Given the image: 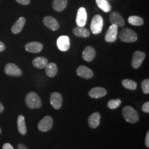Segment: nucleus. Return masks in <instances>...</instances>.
Segmentation results:
<instances>
[{
    "label": "nucleus",
    "mask_w": 149,
    "mask_h": 149,
    "mask_svg": "<svg viewBox=\"0 0 149 149\" xmlns=\"http://www.w3.org/2000/svg\"><path fill=\"white\" fill-rule=\"evenodd\" d=\"M25 102L29 109H40L42 107V100L35 92L29 93L25 98Z\"/></svg>",
    "instance_id": "f257e3e1"
},
{
    "label": "nucleus",
    "mask_w": 149,
    "mask_h": 149,
    "mask_svg": "<svg viewBox=\"0 0 149 149\" xmlns=\"http://www.w3.org/2000/svg\"><path fill=\"white\" fill-rule=\"evenodd\" d=\"M122 115L126 122L129 123H136L139 120V115L137 112L130 106H126L122 109Z\"/></svg>",
    "instance_id": "f03ea898"
},
{
    "label": "nucleus",
    "mask_w": 149,
    "mask_h": 149,
    "mask_svg": "<svg viewBox=\"0 0 149 149\" xmlns=\"http://www.w3.org/2000/svg\"><path fill=\"white\" fill-rule=\"evenodd\" d=\"M119 37L122 42L126 43L135 42L137 40V33L132 29H128V28L122 29Z\"/></svg>",
    "instance_id": "7ed1b4c3"
},
{
    "label": "nucleus",
    "mask_w": 149,
    "mask_h": 149,
    "mask_svg": "<svg viewBox=\"0 0 149 149\" xmlns=\"http://www.w3.org/2000/svg\"><path fill=\"white\" fill-rule=\"evenodd\" d=\"M104 26V19L100 15H96L93 17L91 23V32L94 35H98L102 33Z\"/></svg>",
    "instance_id": "20e7f679"
},
{
    "label": "nucleus",
    "mask_w": 149,
    "mask_h": 149,
    "mask_svg": "<svg viewBox=\"0 0 149 149\" xmlns=\"http://www.w3.org/2000/svg\"><path fill=\"white\" fill-rule=\"evenodd\" d=\"M53 118L49 115L45 116L38 123V128L42 132H47L53 127Z\"/></svg>",
    "instance_id": "39448f33"
},
{
    "label": "nucleus",
    "mask_w": 149,
    "mask_h": 149,
    "mask_svg": "<svg viewBox=\"0 0 149 149\" xmlns=\"http://www.w3.org/2000/svg\"><path fill=\"white\" fill-rule=\"evenodd\" d=\"M4 72L6 74L13 77H20L22 74V71L16 64L9 63L6 65Z\"/></svg>",
    "instance_id": "423d86ee"
},
{
    "label": "nucleus",
    "mask_w": 149,
    "mask_h": 149,
    "mask_svg": "<svg viewBox=\"0 0 149 149\" xmlns=\"http://www.w3.org/2000/svg\"><path fill=\"white\" fill-rule=\"evenodd\" d=\"M145 57H146V54L143 52L139 51H136L135 53H133V58H132V66L135 69H137L140 67V66L142 64L143 61L144 60Z\"/></svg>",
    "instance_id": "0eeeda50"
},
{
    "label": "nucleus",
    "mask_w": 149,
    "mask_h": 149,
    "mask_svg": "<svg viewBox=\"0 0 149 149\" xmlns=\"http://www.w3.org/2000/svg\"><path fill=\"white\" fill-rule=\"evenodd\" d=\"M117 34H118V27L115 24H112L108 29L105 35L106 42L112 43L117 40Z\"/></svg>",
    "instance_id": "6e6552de"
},
{
    "label": "nucleus",
    "mask_w": 149,
    "mask_h": 149,
    "mask_svg": "<svg viewBox=\"0 0 149 149\" xmlns=\"http://www.w3.org/2000/svg\"><path fill=\"white\" fill-rule=\"evenodd\" d=\"M87 22V13L86 8L84 7H80L78 9L77 17H76V24L77 26L84 27Z\"/></svg>",
    "instance_id": "1a4fd4ad"
},
{
    "label": "nucleus",
    "mask_w": 149,
    "mask_h": 149,
    "mask_svg": "<svg viewBox=\"0 0 149 149\" xmlns=\"http://www.w3.org/2000/svg\"><path fill=\"white\" fill-rule=\"evenodd\" d=\"M57 47L61 51H67L70 46V38L66 35H61L57 40Z\"/></svg>",
    "instance_id": "9d476101"
},
{
    "label": "nucleus",
    "mask_w": 149,
    "mask_h": 149,
    "mask_svg": "<svg viewBox=\"0 0 149 149\" xmlns=\"http://www.w3.org/2000/svg\"><path fill=\"white\" fill-rule=\"evenodd\" d=\"M110 22L112 24H115L117 27H123L125 26V22L122 15L117 11L112 12L109 17Z\"/></svg>",
    "instance_id": "9b49d317"
},
{
    "label": "nucleus",
    "mask_w": 149,
    "mask_h": 149,
    "mask_svg": "<svg viewBox=\"0 0 149 149\" xmlns=\"http://www.w3.org/2000/svg\"><path fill=\"white\" fill-rule=\"evenodd\" d=\"M50 102L55 109H60L61 106H62L63 99L62 96L60 93H53L51 95V98H50Z\"/></svg>",
    "instance_id": "f8f14e48"
},
{
    "label": "nucleus",
    "mask_w": 149,
    "mask_h": 149,
    "mask_svg": "<svg viewBox=\"0 0 149 149\" xmlns=\"http://www.w3.org/2000/svg\"><path fill=\"white\" fill-rule=\"evenodd\" d=\"M43 23L46 27L53 31H57L59 28L58 22L56 20L55 18L51 16H46L43 19Z\"/></svg>",
    "instance_id": "ddd939ff"
},
{
    "label": "nucleus",
    "mask_w": 149,
    "mask_h": 149,
    "mask_svg": "<svg viewBox=\"0 0 149 149\" xmlns=\"http://www.w3.org/2000/svg\"><path fill=\"white\" fill-rule=\"evenodd\" d=\"M76 72H77V75L84 79H91L93 77V74H94L93 71L91 68L85 66H79L77 68Z\"/></svg>",
    "instance_id": "4468645a"
},
{
    "label": "nucleus",
    "mask_w": 149,
    "mask_h": 149,
    "mask_svg": "<svg viewBox=\"0 0 149 149\" xmlns=\"http://www.w3.org/2000/svg\"><path fill=\"white\" fill-rule=\"evenodd\" d=\"M25 49L26 51L29 52V53H38L42 51L43 45L41 43L37 42H29L26 44Z\"/></svg>",
    "instance_id": "2eb2a0df"
},
{
    "label": "nucleus",
    "mask_w": 149,
    "mask_h": 149,
    "mask_svg": "<svg viewBox=\"0 0 149 149\" xmlns=\"http://www.w3.org/2000/svg\"><path fill=\"white\" fill-rule=\"evenodd\" d=\"M96 52L94 48L92 46H87L85 48L82 53V57L86 61H92L95 57Z\"/></svg>",
    "instance_id": "dca6fc26"
},
{
    "label": "nucleus",
    "mask_w": 149,
    "mask_h": 149,
    "mask_svg": "<svg viewBox=\"0 0 149 149\" xmlns=\"http://www.w3.org/2000/svg\"><path fill=\"white\" fill-rule=\"evenodd\" d=\"M101 120V115L98 112H95L88 117V125L91 128H97L100 124Z\"/></svg>",
    "instance_id": "f3484780"
},
{
    "label": "nucleus",
    "mask_w": 149,
    "mask_h": 149,
    "mask_svg": "<svg viewBox=\"0 0 149 149\" xmlns=\"http://www.w3.org/2000/svg\"><path fill=\"white\" fill-rule=\"evenodd\" d=\"M107 91L105 88L102 87H95L89 91V96L92 98H101L107 95Z\"/></svg>",
    "instance_id": "a211bd4d"
},
{
    "label": "nucleus",
    "mask_w": 149,
    "mask_h": 149,
    "mask_svg": "<svg viewBox=\"0 0 149 149\" xmlns=\"http://www.w3.org/2000/svg\"><path fill=\"white\" fill-rule=\"evenodd\" d=\"M26 24V19L23 17H21L17 20V22L13 24L12 28H11V31H12L13 33L14 34H18L23 29Z\"/></svg>",
    "instance_id": "6ab92c4d"
},
{
    "label": "nucleus",
    "mask_w": 149,
    "mask_h": 149,
    "mask_svg": "<svg viewBox=\"0 0 149 149\" xmlns=\"http://www.w3.org/2000/svg\"><path fill=\"white\" fill-rule=\"evenodd\" d=\"M44 68H45L46 74L49 77H55L57 73V71H58L57 65L53 62L48 63V64L46 65V66Z\"/></svg>",
    "instance_id": "aec40b11"
},
{
    "label": "nucleus",
    "mask_w": 149,
    "mask_h": 149,
    "mask_svg": "<svg viewBox=\"0 0 149 149\" xmlns=\"http://www.w3.org/2000/svg\"><path fill=\"white\" fill-rule=\"evenodd\" d=\"M48 61L47 58L44 57H37L35 58L33 61V64L35 68H39V69H42L44 68L48 64Z\"/></svg>",
    "instance_id": "412c9836"
},
{
    "label": "nucleus",
    "mask_w": 149,
    "mask_h": 149,
    "mask_svg": "<svg viewBox=\"0 0 149 149\" xmlns=\"http://www.w3.org/2000/svg\"><path fill=\"white\" fill-rule=\"evenodd\" d=\"M72 33L74 35L76 36L79 37H84V38H86V37H88L90 36V31H88V29H86L84 27H79L77 26L74 28L73 30H72Z\"/></svg>",
    "instance_id": "4be33fe9"
},
{
    "label": "nucleus",
    "mask_w": 149,
    "mask_h": 149,
    "mask_svg": "<svg viewBox=\"0 0 149 149\" xmlns=\"http://www.w3.org/2000/svg\"><path fill=\"white\" fill-rule=\"evenodd\" d=\"M17 128L20 134L22 135H25L27 133V128L26 126L25 117L22 115H19L17 117Z\"/></svg>",
    "instance_id": "5701e85b"
},
{
    "label": "nucleus",
    "mask_w": 149,
    "mask_h": 149,
    "mask_svg": "<svg viewBox=\"0 0 149 149\" xmlns=\"http://www.w3.org/2000/svg\"><path fill=\"white\" fill-rule=\"evenodd\" d=\"M68 4L67 0H53V8L55 11L61 12L66 8Z\"/></svg>",
    "instance_id": "b1692460"
},
{
    "label": "nucleus",
    "mask_w": 149,
    "mask_h": 149,
    "mask_svg": "<svg viewBox=\"0 0 149 149\" xmlns=\"http://www.w3.org/2000/svg\"><path fill=\"white\" fill-rule=\"evenodd\" d=\"M97 5L104 12L109 13L111 10V5L108 0H95Z\"/></svg>",
    "instance_id": "393cba45"
},
{
    "label": "nucleus",
    "mask_w": 149,
    "mask_h": 149,
    "mask_svg": "<svg viewBox=\"0 0 149 149\" xmlns=\"http://www.w3.org/2000/svg\"><path fill=\"white\" fill-rule=\"evenodd\" d=\"M128 23L133 26H139L144 24V20L141 17L139 16H130L128 19Z\"/></svg>",
    "instance_id": "a878e982"
},
{
    "label": "nucleus",
    "mask_w": 149,
    "mask_h": 149,
    "mask_svg": "<svg viewBox=\"0 0 149 149\" xmlns=\"http://www.w3.org/2000/svg\"><path fill=\"white\" fill-rule=\"evenodd\" d=\"M122 85L124 88L129 89V90H135L137 88V84L135 81H134L133 80L131 79H124L122 81Z\"/></svg>",
    "instance_id": "bb28decb"
},
{
    "label": "nucleus",
    "mask_w": 149,
    "mask_h": 149,
    "mask_svg": "<svg viewBox=\"0 0 149 149\" xmlns=\"http://www.w3.org/2000/svg\"><path fill=\"white\" fill-rule=\"evenodd\" d=\"M121 100L120 99H117V100H111L108 102L107 106L110 109H115L118 108L121 105Z\"/></svg>",
    "instance_id": "cd10ccee"
},
{
    "label": "nucleus",
    "mask_w": 149,
    "mask_h": 149,
    "mask_svg": "<svg viewBox=\"0 0 149 149\" xmlns=\"http://www.w3.org/2000/svg\"><path fill=\"white\" fill-rule=\"evenodd\" d=\"M141 89H142L143 93L145 94H148L149 93V80L148 79H144L141 83Z\"/></svg>",
    "instance_id": "c85d7f7f"
},
{
    "label": "nucleus",
    "mask_w": 149,
    "mask_h": 149,
    "mask_svg": "<svg viewBox=\"0 0 149 149\" xmlns=\"http://www.w3.org/2000/svg\"><path fill=\"white\" fill-rule=\"evenodd\" d=\"M141 109H142V111H144V113H149V102H147L146 103L143 104Z\"/></svg>",
    "instance_id": "c756f323"
},
{
    "label": "nucleus",
    "mask_w": 149,
    "mask_h": 149,
    "mask_svg": "<svg viewBox=\"0 0 149 149\" xmlns=\"http://www.w3.org/2000/svg\"><path fill=\"white\" fill-rule=\"evenodd\" d=\"M17 2L19 3V4L26 6L29 5L30 3H31V0H16Z\"/></svg>",
    "instance_id": "7c9ffc66"
},
{
    "label": "nucleus",
    "mask_w": 149,
    "mask_h": 149,
    "mask_svg": "<svg viewBox=\"0 0 149 149\" xmlns=\"http://www.w3.org/2000/svg\"><path fill=\"white\" fill-rule=\"evenodd\" d=\"M145 145L147 148H149V132L148 131L146 135V139H145Z\"/></svg>",
    "instance_id": "2f4dec72"
},
{
    "label": "nucleus",
    "mask_w": 149,
    "mask_h": 149,
    "mask_svg": "<svg viewBox=\"0 0 149 149\" xmlns=\"http://www.w3.org/2000/svg\"><path fill=\"white\" fill-rule=\"evenodd\" d=\"M2 148L3 149H14L12 145L9 144V143H6V144H3Z\"/></svg>",
    "instance_id": "473e14b6"
},
{
    "label": "nucleus",
    "mask_w": 149,
    "mask_h": 149,
    "mask_svg": "<svg viewBox=\"0 0 149 149\" xmlns=\"http://www.w3.org/2000/svg\"><path fill=\"white\" fill-rule=\"evenodd\" d=\"M5 49H6V46L4 45V44H3V42H0V53H1V52L4 51Z\"/></svg>",
    "instance_id": "72a5a7b5"
},
{
    "label": "nucleus",
    "mask_w": 149,
    "mask_h": 149,
    "mask_svg": "<svg viewBox=\"0 0 149 149\" xmlns=\"http://www.w3.org/2000/svg\"><path fill=\"white\" fill-rule=\"evenodd\" d=\"M17 149H29L25 145L23 144H19L17 146Z\"/></svg>",
    "instance_id": "f704fd0d"
},
{
    "label": "nucleus",
    "mask_w": 149,
    "mask_h": 149,
    "mask_svg": "<svg viewBox=\"0 0 149 149\" xmlns=\"http://www.w3.org/2000/svg\"><path fill=\"white\" fill-rule=\"evenodd\" d=\"M3 109H4V108H3V104L0 102V113H2V112L3 111Z\"/></svg>",
    "instance_id": "c9c22d12"
},
{
    "label": "nucleus",
    "mask_w": 149,
    "mask_h": 149,
    "mask_svg": "<svg viewBox=\"0 0 149 149\" xmlns=\"http://www.w3.org/2000/svg\"><path fill=\"white\" fill-rule=\"evenodd\" d=\"M1 128H0V133H1Z\"/></svg>",
    "instance_id": "e433bc0d"
}]
</instances>
